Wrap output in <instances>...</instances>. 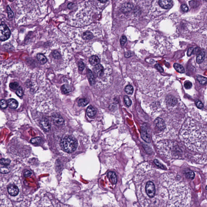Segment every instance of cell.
I'll return each instance as SVG.
<instances>
[{"label": "cell", "mask_w": 207, "mask_h": 207, "mask_svg": "<svg viewBox=\"0 0 207 207\" xmlns=\"http://www.w3.org/2000/svg\"><path fill=\"white\" fill-rule=\"evenodd\" d=\"M93 71L94 74V76H95L96 77L102 76L103 75L104 72L103 66L101 64H98L94 68Z\"/></svg>", "instance_id": "obj_6"}, {"label": "cell", "mask_w": 207, "mask_h": 207, "mask_svg": "<svg viewBox=\"0 0 207 207\" xmlns=\"http://www.w3.org/2000/svg\"><path fill=\"white\" fill-rule=\"evenodd\" d=\"M79 70L80 71H82L85 69V65L82 62H79L78 64Z\"/></svg>", "instance_id": "obj_42"}, {"label": "cell", "mask_w": 207, "mask_h": 207, "mask_svg": "<svg viewBox=\"0 0 207 207\" xmlns=\"http://www.w3.org/2000/svg\"><path fill=\"white\" fill-rule=\"evenodd\" d=\"M52 120L54 124L57 126H61L63 125L64 120L60 115L55 114L52 117Z\"/></svg>", "instance_id": "obj_7"}, {"label": "cell", "mask_w": 207, "mask_h": 207, "mask_svg": "<svg viewBox=\"0 0 207 207\" xmlns=\"http://www.w3.org/2000/svg\"><path fill=\"white\" fill-rule=\"evenodd\" d=\"M166 104L169 106L173 107L176 106L178 103V100L173 96H168L166 99Z\"/></svg>", "instance_id": "obj_10"}, {"label": "cell", "mask_w": 207, "mask_h": 207, "mask_svg": "<svg viewBox=\"0 0 207 207\" xmlns=\"http://www.w3.org/2000/svg\"><path fill=\"white\" fill-rule=\"evenodd\" d=\"M40 125L42 130L44 131H48L50 130L51 125L47 119H44L41 120L40 121Z\"/></svg>", "instance_id": "obj_12"}, {"label": "cell", "mask_w": 207, "mask_h": 207, "mask_svg": "<svg viewBox=\"0 0 207 207\" xmlns=\"http://www.w3.org/2000/svg\"><path fill=\"white\" fill-rule=\"evenodd\" d=\"M9 87L11 88L14 90H15V89L17 90L19 87V83L17 82L11 83L9 84Z\"/></svg>", "instance_id": "obj_33"}, {"label": "cell", "mask_w": 207, "mask_h": 207, "mask_svg": "<svg viewBox=\"0 0 207 207\" xmlns=\"http://www.w3.org/2000/svg\"><path fill=\"white\" fill-rule=\"evenodd\" d=\"M11 31L9 27L4 23H2L0 26V39L2 41H5L9 38Z\"/></svg>", "instance_id": "obj_4"}, {"label": "cell", "mask_w": 207, "mask_h": 207, "mask_svg": "<svg viewBox=\"0 0 207 207\" xmlns=\"http://www.w3.org/2000/svg\"><path fill=\"white\" fill-rule=\"evenodd\" d=\"M61 89L62 92L65 94H68L71 91L70 87L69 85L66 84L63 85Z\"/></svg>", "instance_id": "obj_24"}, {"label": "cell", "mask_w": 207, "mask_h": 207, "mask_svg": "<svg viewBox=\"0 0 207 207\" xmlns=\"http://www.w3.org/2000/svg\"><path fill=\"white\" fill-rule=\"evenodd\" d=\"M154 163H155V164H156L157 166L158 167H160V168H161L163 169H165L166 168H165V167L163 166V165L161 164L160 163L159 161L155 159L154 160Z\"/></svg>", "instance_id": "obj_41"}, {"label": "cell", "mask_w": 207, "mask_h": 207, "mask_svg": "<svg viewBox=\"0 0 207 207\" xmlns=\"http://www.w3.org/2000/svg\"><path fill=\"white\" fill-rule=\"evenodd\" d=\"M8 105L7 102L5 100H2L0 101V106L2 109H6Z\"/></svg>", "instance_id": "obj_35"}, {"label": "cell", "mask_w": 207, "mask_h": 207, "mask_svg": "<svg viewBox=\"0 0 207 207\" xmlns=\"http://www.w3.org/2000/svg\"><path fill=\"white\" fill-rule=\"evenodd\" d=\"M195 104H196V106H197V107L199 109H201L203 108V104L199 100H196L195 101Z\"/></svg>", "instance_id": "obj_37"}, {"label": "cell", "mask_w": 207, "mask_h": 207, "mask_svg": "<svg viewBox=\"0 0 207 207\" xmlns=\"http://www.w3.org/2000/svg\"><path fill=\"white\" fill-rule=\"evenodd\" d=\"M127 39L126 36H121L120 40V43L121 44V45L122 46L124 45V44L125 43V42L127 41Z\"/></svg>", "instance_id": "obj_39"}, {"label": "cell", "mask_w": 207, "mask_h": 207, "mask_svg": "<svg viewBox=\"0 0 207 207\" xmlns=\"http://www.w3.org/2000/svg\"><path fill=\"white\" fill-rule=\"evenodd\" d=\"M184 86L186 89H190L192 87V84L190 81H186L184 84Z\"/></svg>", "instance_id": "obj_40"}, {"label": "cell", "mask_w": 207, "mask_h": 207, "mask_svg": "<svg viewBox=\"0 0 207 207\" xmlns=\"http://www.w3.org/2000/svg\"><path fill=\"white\" fill-rule=\"evenodd\" d=\"M185 173H186V177L189 179H193L195 176V173H194L191 170H186Z\"/></svg>", "instance_id": "obj_27"}, {"label": "cell", "mask_w": 207, "mask_h": 207, "mask_svg": "<svg viewBox=\"0 0 207 207\" xmlns=\"http://www.w3.org/2000/svg\"><path fill=\"white\" fill-rule=\"evenodd\" d=\"M74 4L73 3H70L68 5V8L69 9H72L73 7Z\"/></svg>", "instance_id": "obj_47"}, {"label": "cell", "mask_w": 207, "mask_h": 207, "mask_svg": "<svg viewBox=\"0 0 207 207\" xmlns=\"http://www.w3.org/2000/svg\"><path fill=\"white\" fill-rule=\"evenodd\" d=\"M193 48H190L189 49H188V52H187V55L188 56H190L192 53L193 52Z\"/></svg>", "instance_id": "obj_46"}, {"label": "cell", "mask_w": 207, "mask_h": 207, "mask_svg": "<svg viewBox=\"0 0 207 207\" xmlns=\"http://www.w3.org/2000/svg\"><path fill=\"white\" fill-rule=\"evenodd\" d=\"M165 180L168 193L167 207H189L191 195L188 185L175 175H167Z\"/></svg>", "instance_id": "obj_1"}, {"label": "cell", "mask_w": 207, "mask_h": 207, "mask_svg": "<svg viewBox=\"0 0 207 207\" xmlns=\"http://www.w3.org/2000/svg\"><path fill=\"white\" fill-rule=\"evenodd\" d=\"M10 160L9 159H0V164L1 165H4L5 166H7L9 165L10 164Z\"/></svg>", "instance_id": "obj_31"}, {"label": "cell", "mask_w": 207, "mask_h": 207, "mask_svg": "<svg viewBox=\"0 0 207 207\" xmlns=\"http://www.w3.org/2000/svg\"><path fill=\"white\" fill-rule=\"evenodd\" d=\"M173 67L178 72L180 73H183L185 72V70L183 67L180 64L175 63L173 64Z\"/></svg>", "instance_id": "obj_23"}, {"label": "cell", "mask_w": 207, "mask_h": 207, "mask_svg": "<svg viewBox=\"0 0 207 207\" xmlns=\"http://www.w3.org/2000/svg\"><path fill=\"white\" fill-rule=\"evenodd\" d=\"M36 58L37 59L39 62L41 64H44L47 62L48 60L46 57L43 54L39 53L36 55Z\"/></svg>", "instance_id": "obj_16"}, {"label": "cell", "mask_w": 207, "mask_h": 207, "mask_svg": "<svg viewBox=\"0 0 207 207\" xmlns=\"http://www.w3.org/2000/svg\"><path fill=\"white\" fill-rule=\"evenodd\" d=\"M155 124L157 128L160 130H163L166 127V125L165 121L161 118H157L155 120Z\"/></svg>", "instance_id": "obj_11"}, {"label": "cell", "mask_w": 207, "mask_h": 207, "mask_svg": "<svg viewBox=\"0 0 207 207\" xmlns=\"http://www.w3.org/2000/svg\"><path fill=\"white\" fill-rule=\"evenodd\" d=\"M159 5L164 9H170L172 7L173 2L170 0H161L159 1Z\"/></svg>", "instance_id": "obj_8"}, {"label": "cell", "mask_w": 207, "mask_h": 207, "mask_svg": "<svg viewBox=\"0 0 207 207\" xmlns=\"http://www.w3.org/2000/svg\"><path fill=\"white\" fill-rule=\"evenodd\" d=\"M166 145L164 153L166 155L172 159L181 158L183 154V151L181 147L178 143L174 142H168L165 143Z\"/></svg>", "instance_id": "obj_2"}, {"label": "cell", "mask_w": 207, "mask_h": 207, "mask_svg": "<svg viewBox=\"0 0 207 207\" xmlns=\"http://www.w3.org/2000/svg\"><path fill=\"white\" fill-rule=\"evenodd\" d=\"M16 94L19 97H21L23 95L22 89L21 87H19V88L17 90Z\"/></svg>", "instance_id": "obj_36"}, {"label": "cell", "mask_w": 207, "mask_h": 207, "mask_svg": "<svg viewBox=\"0 0 207 207\" xmlns=\"http://www.w3.org/2000/svg\"><path fill=\"white\" fill-rule=\"evenodd\" d=\"M197 81L202 85H205L207 83V78L201 76V75H197Z\"/></svg>", "instance_id": "obj_25"}, {"label": "cell", "mask_w": 207, "mask_h": 207, "mask_svg": "<svg viewBox=\"0 0 207 207\" xmlns=\"http://www.w3.org/2000/svg\"><path fill=\"white\" fill-rule=\"evenodd\" d=\"M86 112L88 117H92L95 116L96 114V110L93 106H90L87 107Z\"/></svg>", "instance_id": "obj_19"}, {"label": "cell", "mask_w": 207, "mask_h": 207, "mask_svg": "<svg viewBox=\"0 0 207 207\" xmlns=\"http://www.w3.org/2000/svg\"><path fill=\"white\" fill-rule=\"evenodd\" d=\"M125 91L128 94H131L134 91V88L131 85H128L125 87Z\"/></svg>", "instance_id": "obj_28"}, {"label": "cell", "mask_w": 207, "mask_h": 207, "mask_svg": "<svg viewBox=\"0 0 207 207\" xmlns=\"http://www.w3.org/2000/svg\"><path fill=\"white\" fill-rule=\"evenodd\" d=\"M52 56L54 58L56 59H58L61 57L60 54L57 51H54L52 53Z\"/></svg>", "instance_id": "obj_38"}, {"label": "cell", "mask_w": 207, "mask_h": 207, "mask_svg": "<svg viewBox=\"0 0 207 207\" xmlns=\"http://www.w3.org/2000/svg\"><path fill=\"white\" fill-rule=\"evenodd\" d=\"M89 62L92 66H95L98 64L100 60L97 56L92 55L89 58Z\"/></svg>", "instance_id": "obj_18"}, {"label": "cell", "mask_w": 207, "mask_h": 207, "mask_svg": "<svg viewBox=\"0 0 207 207\" xmlns=\"http://www.w3.org/2000/svg\"><path fill=\"white\" fill-rule=\"evenodd\" d=\"M89 101L87 99L85 98L80 99L78 101V104L81 106H84L87 105L88 104Z\"/></svg>", "instance_id": "obj_29"}, {"label": "cell", "mask_w": 207, "mask_h": 207, "mask_svg": "<svg viewBox=\"0 0 207 207\" xmlns=\"http://www.w3.org/2000/svg\"><path fill=\"white\" fill-rule=\"evenodd\" d=\"M60 144L64 151L68 153L75 151L78 145L76 139L71 136H67L62 139Z\"/></svg>", "instance_id": "obj_3"}, {"label": "cell", "mask_w": 207, "mask_h": 207, "mask_svg": "<svg viewBox=\"0 0 207 207\" xmlns=\"http://www.w3.org/2000/svg\"><path fill=\"white\" fill-rule=\"evenodd\" d=\"M146 194L149 198H153L155 196L156 192L155 186L153 182L151 181H148L146 183L145 188Z\"/></svg>", "instance_id": "obj_5"}, {"label": "cell", "mask_w": 207, "mask_h": 207, "mask_svg": "<svg viewBox=\"0 0 207 207\" xmlns=\"http://www.w3.org/2000/svg\"><path fill=\"white\" fill-rule=\"evenodd\" d=\"M125 57H129L131 56V54L129 52H127L125 53Z\"/></svg>", "instance_id": "obj_48"}, {"label": "cell", "mask_w": 207, "mask_h": 207, "mask_svg": "<svg viewBox=\"0 0 207 207\" xmlns=\"http://www.w3.org/2000/svg\"><path fill=\"white\" fill-rule=\"evenodd\" d=\"M133 7V6L132 4L130 3H127L123 5L121 7V10L124 12H127L131 11Z\"/></svg>", "instance_id": "obj_20"}, {"label": "cell", "mask_w": 207, "mask_h": 207, "mask_svg": "<svg viewBox=\"0 0 207 207\" xmlns=\"http://www.w3.org/2000/svg\"><path fill=\"white\" fill-rule=\"evenodd\" d=\"M8 105L10 108L12 109H16L18 107V103L16 100L14 99H10L7 101Z\"/></svg>", "instance_id": "obj_17"}, {"label": "cell", "mask_w": 207, "mask_h": 207, "mask_svg": "<svg viewBox=\"0 0 207 207\" xmlns=\"http://www.w3.org/2000/svg\"><path fill=\"white\" fill-rule=\"evenodd\" d=\"M205 55H206L204 51H203L201 52L198 55H197L196 60L198 64H200L203 62L205 57Z\"/></svg>", "instance_id": "obj_22"}, {"label": "cell", "mask_w": 207, "mask_h": 207, "mask_svg": "<svg viewBox=\"0 0 207 207\" xmlns=\"http://www.w3.org/2000/svg\"><path fill=\"white\" fill-rule=\"evenodd\" d=\"M87 75L90 85H94L96 83L95 76H94V75H93L92 71L90 69L87 70Z\"/></svg>", "instance_id": "obj_15"}, {"label": "cell", "mask_w": 207, "mask_h": 207, "mask_svg": "<svg viewBox=\"0 0 207 207\" xmlns=\"http://www.w3.org/2000/svg\"><path fill=\"white\" fill-rule=\"evenodd\" d=\"M8 192L10 195L15 196L19 193V190L18 186L15 185H9L7 188Z\"/></svg>", "instance_id": "obj_9"}, {"label": "cell", "mask_w": 207, "mask_h": 207, "mask_svg": "<svg viewBox=\"0 0 207 207\" xmlns=\"http://www.w3.org/2000/svg\"><path fill=\"white\" fill-rule=\"evenodd\" d=\"M99 1L101 3H106L107 1H106V0H99Z\"/></svg>", "instance_id": "obj_49"}, {"label": "cell", "mask_w": 207, "mask_h": 207, "mask_svg": "<svg viewBox=\"0 0 207 207\" xmlns=\"http://www.w3.org/2000/svg\"><path fill=\"white\" fill-rule=\"evenodd\" d=\"M7 12L8 18L9 19L13 18L14 16V12L12 11L11 9L10 8L9 5H8L7 6Z\"/></svg>", "instance_id": "obj_30"}, {"label": "cell", "mask_w": 207, "mask_h": 207, "mask_svg": "<svg viewBox=\"0 0 207 207\" xmlns=\"http://www.w3.org/2000/svg\"><path fill=\"white\" fill-rule=\"evenodd\" d=\"M141 136L142 139L146 142H150V137L147 132V130L145 127H142L141 130Z\"/></svg>", "instance_id": "obj_14"}, {"label": "cell", "mask_w": 207, "mask_h": 207, "mask_svg": "<svg viewBox=\"0 0 207 207\" xmlns=\"http://www.w3.org/2000/svg\"><path fill=\"white\" fill-rule=\"evenodd\" d=\"M32 174V172L29 170H26L24 173V176L26 177H29L31 176Z\"/></svg>", "instance_id": "obj_45"}, {"label": "cell", "mask_w": 207, "mask_h": 207, "mask_svg": "<svg viewBox=\"0 0 207 207\" xmlns=\"http://www.w3.org/2000/svg\"><path fill=\"white\" fill-rule=\"evenodd\" d=\"M107 177L111 183L115 185L117 182V177L116 173L113 172H109L107 173Z\"/></svg>", "instance_id": "obj_13"}, {"label": "cell", "mask_w": 207, "mask_h": 207, "mask_svg": "<svg viewBox=\"0 0 207 207\" xmlns=\"http://www.w3.org/2000/svg\"><path fill=\"white\" fill-rule=\"evenodd\" d=\"M155 67L160 72H164V69L162 68V67L161 66H160L159 64H156V65H155Z\"/></svg>", "instance_id": "obj_44"}, {"label": "cell", "mask_w": 207, "mask_h": 207, "mask_svg": "<svg viewBox=\"0 0 207 207\" xmlns=\"http://www.w3.org/2000/svg\"><path fill=\"white\" fill-rule=\"evenodd\" d=\"M124 100L125 101V104L127 106H130L131 104V101L130 99L128 96H125L124 97Z\"/></svg>", "instance_id": "obj_32"}, {"label": "cell", "mask_w": 207, "mask_h": 207, "mask_svg": "<svg viewBox=\"0 0 207 207\" xmlns=\"http://www.w3.org/2000/svg\"><path fill=\"white\" fill-rule=\"evenodd\" d=\"M206 189L207 190V186H206Z\"/></svg>", "instance_id": "obj_50"}, {"label": "cell", "mask_w": 207, "mask_h": 207, "mask_svg": "<svg viewBox=\"0 0 207 207\" xmlns=\"http://www.w3.org/2000/svg\"><path fill=\"white\" fill-rule=\"evenodd\" d=\"M181 9L182 11L184 12H187L188 11V8L187 5L186 4H183L181 6Z\"/></svg>", "instance_id": "obj_43"}, {"label": "cell", "mask_w": 207, "mask_h": 207, "mask_svg": "<svg viewBox=\"0 0 207 207\" xmlns=\"http://www.w3.org/2000/svg\"><path fill=\"white\" fill-rule=\"evenodd\" d=\"M94 36L92 33L91 32H85L83 33L82 35V38L84 40H91L93 39Z\"/></svg>", "instance_id": "obj_21"}, {"label": "cell", "mask_w": 207, "mask_h": 207, "mask_svg": "<svg viewBox=\"0 0 207 207\" xmlns=\"http://www.w3.org/2000/svg\"><path fill=\"white\" fill-rule=\"evenodd\" d=\"M42 139L41 138L36 137L32 138L30 140V142L33 144L39 145L42 142Z\"/></svg>", "instance_id": "obj_26"}, {"label": "cell", "mask_w": 207, "mask_h": 207, "mask_svg": "<svg viewBox=\"0 0 207 207\" xmlns=\"http://www.w3.org/2000/svg\"><path fill=\"white\" fill-rule=\"evenodd\" d=\"M10 171V169L9 167H7V166H4L3 167H1L0 168V172L1 173H7Z\"/></svg>", "instance_id": "obj_34"}]
</instances>
